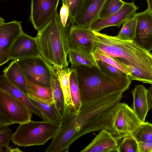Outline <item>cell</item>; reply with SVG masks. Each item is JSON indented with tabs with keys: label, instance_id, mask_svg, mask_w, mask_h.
Masks as SVG:
<instances>
[{
	"label": "cell",
	"instance_id": "cell-1",
	"mask_svg": "<svg viewBox=\"0 0 152 152\" xmlns=\"http://www.w3.org/2000/svg\"><path fill=\"white\" fill-rule=\"evenodd\" d=\"M123 93L102 97L82 104L78 114L64 112L58 129L45 152H68L79 138L94 131H108L115 110Z\"/></svg>",
	"mask_w": 152,
	"mask_h": 152
},
{
	"label": "cell",
	"instance_id": "cell-2",
	"mask_svg": "<svg viewBox=\"0 0 152 152\" xmlns=\"http://www.w3.org/2000/svg\"><path fill=\"white\" fill-rule=\"evenodd\" d=\"M77 72L82 104L103 96L123 93L129 88V75L122 77L107 75L98 68L74 67Z\"/></svg>",
	"mask_w": 152,
	"mask_h": 152
},
{
	"label": "cell",
	"instance_id": "cell-3",
	"mask_svg": "<svg viewBox=\"0 0 152 152\" xmlns=\"http://www.w3.org/2000/svg\"><path fill=\"white\" fill-rule=\"evenodd\" d=\"M95 38L92 52L106 54L113 58L124 59L133 67L144 73L152 67V54L141 48L133 41L119 40L115 36L94 31Z\"/></svg>",
	"mask_w": 152,
	"mask_h": 152
},
{
	"label": "cell",
	"instance_id": "cell-4",
	"mask_svg": "<svg viewBox=\"0 0 152 152\" xmlns=\"http://www.w3.org/2000/svg\"><path fill=\"white\" fill-rule=\"evenodd\" d=\"M69 27H64L57 13L36 37L41 55L49 63L61 68L68 67L67 56Z\"/></svg>",
	"mask_w": 152,
	"mask_h": 152
},
{
	"label": "cell",
	"instance_id": "cell-5",
	"mask_svg": "<svg viewBox=\"0 0 152 152\" xmlns=\"http://www.w3.org/2000/svg\"><path fill=\"white\" fill-rule=\"evenodd\" d=\"M59 124L43 120L32 121L20 124L13 133L12 141L20 146L43 145L53 138L56 134Z\"/></svg>",
	"mask_w": 152,
	"mask_h": 152
},
{
	"label": "cell",
	"instance_id": "cell-6",
	"mask_svg": "<svg viewBox=\"0 0 152 152\" xmlns=\"http://www.w3.org/2000/svg\"><path fill=\"white\" fill-rule=\"evenodd\" d=\"M33 113L19 101L0 89V129L29 121Z\"/></svg>",
	"mask_w": 152,
	"mask_h": 152
},
{
	"label": "cell",
	"instance_id": "cell-7",
	"mask_svg": "<svg viewBox=\"0 0 152 152\" xmlns=\"http://www.w3.org/2000/svg\"><path fill=\"white\" fill-rule=\"evenodd\" d=\"M142 123L127 104L119 103L115 108L108 131L118 142L131 135Z\"/></svg>",
	"mask_w": 152,
	"mask_h": 152
},
{
	"label": "cell",
	"instance_id": "cell-8",
	"mask_svg": "<svg viewBox=\"0 0 152 152\" xmlns=\"http://www.w3.org/2000/svg\"><path fill=\"white\" fill-rule=\"evenodd\" d=\"M16 60L26 78L35 83L50 87L53 67L41 55Z\"/></svg>",
	"mask_w": 152,
	"mask_h": 152
},
{
	"label": "cell",
	"instance_id": "cell-9",
	"mask_svg": "<svg viewBox=\"0 0 152 152\" xmlns=\"http://www.w3.org/2000/svg\"><path fill=\"white\" fill-rule=\"evenodd\" d=\"M30 19L38 32L42 30L58 13L60 0H31Z\"/></svg>",
	"mask_w": 152,
	"mask_h": 152
},
{
	"label": "cell",
	"instance_id": "cell-10",
	"mask_svg": "<svg viewBox=\"0 0 152 152\" xmlns=\"http://www.w3.org/2000/svg\"><path fill=\"white\" fill-rule=\"evenodd\" d=\"M22 21L13 20L5 23L0 21V66L9 60L11 49L18 38L24 32Z\"/></svg>",
	"mask_w": 152,
	"mask_h": 152
},
{
	"label": "cell",
	"instance_id": "cell-11",
	"mask_svg": "<svg viewBox=\"0 0 152 152\" xmlns=\"http://www.w3.org/2000/svg\"><path fill=\"white\" fill-rule=\"evenodd\" d=\"M137 23L133 41L138 46L150 52L152 50V15L148 9L136 13Z\"/></svg>",
	"mask_w": 152,
	"mask_h": 152
},
{
	"label": "cell",
	"instance_id": "cell-12",
	"mask_svg": "<svg viewBox=\"0 0 152 152\" xmlns=\"http://www.w3.org/2000/svg\"><path fill=\"white\" fill-rule=\"evenodd\" d=\"M138 9L134 1L130 3L125 2L118 11L106 18H98L91 24L89 28L92 31L99 32L110 26L119 27L127 20L133 16Z\"/></svg>",
	"mask_w": 152,
	"mask_h": 152
},
{
	"label": "cell",
	"instance_id": "cell-13",
	"mask_svg": "<svg viewBox=\"0 0 152 152\" xmlns=\"http://www.w3.org/2000/svg\"><path fill=\"white\" fill-rule=\"evenodd\" d=\"M41 55L36 37L23 32L16 39L10 50L9 60H17Z\"/></svg>",
	"mask_w": 152,
	"mask_h": 152
},
{
	"label": "cell",
	"instance_id": "cell-14",
	"mask_svg": "<svg viewBox=\"0 0 152 152\" xmlns=\"http://www.w3.org/2000/svg\"><path fill=\"white\" fill-rule=\"evenodd\" d=\"M106 0H83L80 9L75 18L74 23L82 27L89 28L98 18Z\"/></svg>",
	"mask_w": 152,
	"mask_h": 152
},
{
	"label": "cell",
	"instance_id": "cell-15",
	"mask_svg": "<svg viewBox=\"0 0 152 152\" xmlns=\"http://www.w3.org/2000/svg\"><path fill=\"white\" fill-rule=\"evenodd\" d=\"M81 152H119V143L111 134L103 129Z\"/></svg>",
	"mask_w": 152,
	"mask_h": 152
},
{
	"label": "cell",
	"instance_id": "cell-16",
	"mask_svg": "<svg viewBox=\"0 0 152 152\" xmlns=\"http://www.w3.org/2000/svg\"><path fill=\"white\" fill-rule=\"evenodd\" d=\"M95 38L94 31L89 28L80 27L74 23L71 24L69 27L68 40L70 48L75 47H80L92 52Z\"/></svg>",
	"mask_w": 152,
	"mask_h": 152
},
{
	"label": "cell",
	"instance_id": "cell-17",
	"mask_svg": "<svg viewBox=\"0 0 152 152\" xmlns=\"http://www.w3.org/2000/svg\"><path fill=\"white\" fill-rule=\"evenodd\" d=\"M0 89L7 92L23 103L33 113L42 118L40 111L30 100L26 93L11 83L4 74L0 77Z\"/></svg>",
	"mask_w": 152,
	"mask_h": 152
},
{
	"label": "cell",
	"instance_id": "cell-18",
	"mask_svg": "<svg viewBox=\"0 0 152 152\" xmlns=\"http://www.w3.org/2000/svg\"><path fill=\"white\" fill-rule=\"evenodd\" d=\"M71 67H84L88 68L97 67L99 69L97 61L91 51L80 47L70 48L68 53Z\"/></svg>",
	"mask_w": 152,
	"mask_h": 152
},
{
	"label": "cell",
	"instance_id": "cell-19",
	"mask_svg": "<svg viewBox=\"0 0 152 152\" xmlns=\"http://www.w3.org/2000/svg\"><path fill=\"white\" fill-rule=\"evenodd\" d=\"M131 92L133 99L132 109L140 120L144 122L150 110L147 100V89L142 85H138L135 86Z\"/></svg>",
	"mask_w": 152,
	"mask_h": 152
},
{
	"label": "cell",
	"instance_id": "cell-20",
	"mask_svg": "<svg viewBox=\"0 0 152 152\" xmlns=\"http://www.w3.org/2000/svg\"><path fill=\"white\" fill-rule=\"evenodd\" d=\"M63 93L64 102V111L68 112L74 110V104L70 92L69 78L71 68H61L53 66Z\"/></svg>",
	"mask_w": 152,
	"mask_h": 152
},
{
	"label": "cell",
	"instance_id": "cell-21",
	"mask_svg": "<svg viewBox=\"0 0 152 152\" xmlns=\"http://www.w3.org/2000/svg\"><path fill=\"white\" fill-rule=\"evenodd\" d=\"M3 72L8 80L26 93V78L16 60L12 61Z\"/></svg>",
	"mask_w": 152,
	"mask_h": 152
},
{
	"label": "cell",
	"instance_id": "cell-22",
	"mask_svg": "<svg viewBox=\"0 0 152 152\" xmlns=\"http://www.w3.org/2000/svg\"><path fill=\"white\" fill-rule=\"evenodd\" d=\"M26 82V93L27 94L47 103L53 104L51 87L35 83L27 78Z\"/></svg>",
	"mask_w": 152,
	"mask_h": 152
},
{
	"label": "cell",
	"instance_id": "cell-23",
	"mask_svg": "<svg viewBox=\"0 0 152 152\" xmlns=\"http://www.w3.org/2000/svg\"><path fill=\"white\" fill-rule=\"evenodd\" d=\"M50 87L53 104L61 119L63 117L64 113V99L59 81L54 70L52 75Z\"/></svg>",
	"mask_w": 152,
	"mask_h": 152
},
{
	"label": "cell",
	"instance_id": "cell-24",
	"mask_svg": "<svg viewBox=\"0 0 152 152\" xmlns=\"http://www.w3.org/2000/svg\"><path fill=\"white\" fill-rule=\"evenodd\" d=\"M27 94L40 111L43 120L54 123L59 124L60 119L54 104L47 103Z\"/></svg>",
	"mask_w": 152,
	"mask_h": 152
},
{
	"label": "cell",
	"instance_id": "cell-25",
	"mask_svg": "<svg viewBox=\"0 0 152 152\" xmlns=\"http://www.w3.org/2000/svg\"><path fill=\"white\" fill-rule=\"evenodd\" d=\"M69 81L72 98L74 104V110L78 114L82 105L79 88L77 70L75 67H71Z\"/></svg>",
	"mask_w": 152,
	"mask_h": 152
},
{
	"label": "cell",
	"instance_id": "cell-26",
	"mask_svg": "<svg viewBox=\"0 0 152 152\" xmlns=\"http://www.w3.org/2000/svg\"><path fill=\"white\" fill-rule=\"evenodd\" d=\"M136 23V18L134 15L124 23L122 28L115 37L121 40L133 41L135 32Z\"/></svg>",
	"mask_w": 152,
	"mask_h": 152
},
{
	"label": "cell",
	"instance_id": "cell-27",
	"mask_svg": "<svg viewBox=\"0 0 152 152\" xmlns=\"http://www.w3.org/2000/svg\"><path fill=\"white\" fill-rule=\"evenodd\" d=\"M125 2L122 0H106L99 15L98 18H106L118 11Z\"/></svg>",
	"mask_w": 152,
	"mask_h": 152
},
{
	"label": "cell",
	"instance_id": "cell-28",
	"mask_svg": "<svg viewBox=\"0 0 152 152\" xmlns=\"http://www.w3.org/2000/svg\"><path fill=\"white\" fill-rule=\"evenodd\" d=\"M131 135L137 142L152 140V124L142 122Z\"/></svg>",
	"mask_w": 152,
	"mask_h": 152
},
{
	"label": "cell",
	"instance_id": "cell-29",
	"mask_svg": "<svg viewBox=\"0 0 152 152\" xmlns=\"http://www.w3.org/2000/svg\"><path fill=\"white\" fill-rule=\"evenodd\" d=\"M119 152H138L137 142L131 135L122 139L119 143Z\"/></svg>",
	"mask_w": 152,
	"mask_h": 152
},
{
	"label": "cell",
	"instance_id": "cell-30",
	"mask_svg": "<svg viewBox=\"0 0 152 152\" xmlns=\"http://www.w3.org/2000/svg\"><path fill=\"white\" fill-rule=\"evenodd\" d=\"M99 69L107 75L122 77L129 75L117 68L102 61H97Z\"/></svg>",
	"mask_w": 152,
	"mask_h": 152
},
{
	"label": "cell",
	"instance_id": "cell-31",
	"mask_svg": "<svg viewBox=\"0 0 152 152\" xmlns=\"http://www.w3.org/2000/svg\"><path fill=\"white\" fill-rule=\"evenodd\" d=\"M13 134L11 130L7 127L0 129V152H6L9 147L10 142L12 139Z\"/></svg>",
	"mask_w": 152,
	"mask_h": 152
},
{
	"label": "cell",
	"instance_id": "cell-32",
	"mask_svg": "<svg viewBox=\"0 0 152 152\" xmlns=\"http://www.w3.org/2000/svg\"><path fill=\"white\" fill-rule=\"evenodd\" d=\"M93 54L97 61H102L105 62L117 68L129 75L127 71L114 58L106 54L97 52H93Z\"/></svg>",
	"mask_w": 152,
	"mask_h": 152
},
{
	"label": "cell",
	"instance_id": "cell-33",
	"mask_svg": "<svg viewBox=\"0 0 152 152\" xmlns=\"http://www.w3.org/2000/svg\"><path fill=\"white\" fill-rule=\"evenodd\" d=\"M83 1V0H62V4L66 5L69 9L71 24L74 23L75 18L80 9Z\"/></svg>",
	"mask_w": 152,
	"mask_h": 152
},
{
	"label": "cell",
	"instance_id": "cell-34",
	"mask_svg": "<svg viewBox=\"0 0 152 152\" xmlns=\"http://www.w3.org/2000/svg\"><path fill=\"white\" fill-rule=\"evenodd\" d=\"M59 15L63 25L64 27H70L71 20L69 11L68 7L64 4H62Z\"/></svg>",
	"mask_w": 152,
	"mask_h": 152
},
{
	"label": "cell",
	"instance_id": "cell-35",
	"mask_svg": "<svg viewBox=\"0 0 152 152\" xmlns=\"http://www.w3.org/2000/svg\"><path fill=\"white\" fill-rule=\"evenodd\" d=\"M138 152H152V140L137 142Z\"/></svg>",
	"mask_w": 152,
	"mask_h": 152
},
{
	"label": "cell",
	"instance_id": "cell-36",
	"mask_svg": "<svg viewBox=\"0 0 152 152\" xmlns=\"http://www.w3.org/2000/svg\"><path fill=\"white\" fill-rule=\"evenodd\" d=\"M147 97L149 109H152V85L147 89Z\"/></svg>",
	"mask_w": 152,
	"mask_h": 152
},
{
	"label": "cell",
	"instance_id": "cell-37",
	"mask_svg": "<svg viewBox=\"0 0 152 152\" xmlns=\"http://www.w3.org/2000/svg\"><path fill=\"white\" fill-rule=\"evenodd\" d=\"M21 152L23 151L20 150L19 148H11L9 147L6 151V152Z\"/></svg>",
	"mask_w": 152,
	"mask_h": 152
},
{
	"label": "cell",
	"instance_id": "cell-38",
	"mask_svg": "<svg viewBox=\"0 0 152 152\" xmlns=\"http://www.w3.org/2000/svg\"><path fill=\"white\" fill-rule=\"evenodd\" d=\"M148 4V9L152 15V0H146Z\"/></svg>",
	"mask_w": 152,
	"mask_h": 152
},
{
	"label": "cell",
	"instance_id": "cell-39",
	"mask_svg": "<svg viewBox=\"0 0 152 152\" xmlns=\"http://www.w3.org/2000/svg\"></svg>",
	"mask_w": 152,
	"mask_h": 152
}]
</instances>
